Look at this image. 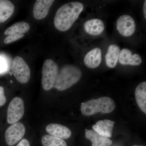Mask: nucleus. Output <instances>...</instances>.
Returning a JSON list of instances; mask_svg holds the SVG:
<instances>
[{
  "mask_svg": "<svg viewBox=\"0 0 146 146\" xmlns=\"http://www.w3.org/2000/svg\"><path fill=\"white\" fill-rule=\"evenodd\" d=\"M82 3L71 2L63 5L56 11L54 20L55 28L59 31H67L72 26L84 9Z\"/></svg>",
  "mask_w": 146,
  "mask_h": 146,
  "instance_id": "nucleus-1",
  "label": "nucleus"
},
{
  "mask_svg": "<svg viewBox=\"0 0 146 146\" xmlns=\"http://www.w3.org/2000/svg\"><path fill=\"white\" fill-rule=\"evenodd\" d=\"M82 72L75 65H64L58 71L54 87L58 91H63L70 88L81 79Z\"/></svg>",
  "mask_w": 146,
  "mask_h": 146,
  "instance_id": "nucleus-2",
  "label": "nucleus"
},
{
  "mask_svg": "<svg viewBox=\"0 0 146 146\" xmlns=\"http://www.w3.org/2000/svg\"><path fill=\"white\" fill-rule=\"evenodd\" d=\"M115 106V102L112 99L108 97H103L82 103L81 111L82 115L86 116H91L98 112L107 114L113 111Z\"/></svg>",
  "mask_w": 146,
  "mask_h": 146,
  "instance_id": "nucleus-3",
  "label": "nucleus"
},
{
  "mask_svg": "<svg viewBox=\"0 0 146 146\" xmlns=\"http://www.w3.org/2000/svg\"><path fill=\"white\" fill-rule=\"evenodd\" d=\"M59 69L57 63L51 59L45 60L42 68V84L45 91H49L54 86Z\"/></svg>",
  "mask_w": 146,
  "mask_h": 146,
  "instance_id": "nucleus-4",
  "label": "nucleus"
},
{
  "mask_svg": "<svg viewBox=\"0 0 146 146\" xmlns=\"http://www.w3.org/2000/svg\"><path fill=\"white\" fill-rule=\"evenodd\" d=\"M11 69L18 82L22 84L28 82L31 77L30 69L23 58L19 56L14 58Z\"/></svg>",
  "mask_w": 146,
  "mask_h": 146,
  "instance_id": "nucleus-5",
  "label": "nucleus"
},
{
  "mask_svg": "<svg viewBox=\"0 0 146 146\" xmlns=\"http://www.w3.org/2000/svg\"><path fill=\"white\" fill-rule=\"evenodd\" d=\"M25 106L23 100L19 97L12 100L9 105L7 110V122L10 124L18 122L23 116Z\"/></svg>",
  "mask_w": 146,
  "mask_h": 146,
  "instance_id": "nucleus-6",
  "label": "nucleus"
},
{
  "mask_svg": "<svg viewBox=\"0 0 146 146\" xmlns=\"http://www.w3.org/2000/svg\"><path fill=\"white\" fill-rule=\"evenodd\" d=\"M25 127L23 123L18 122L10 126L6 129L5 138L7 144L12 146L19 142L25 135Z\"/></svg>",
  "mask_w": 146,
  "mask_h": 146,
  "instance_id": "nucleus-7",
  "label": "nucleus"
},
{
  "mask_svg": "<svg viewBox=\"0 0 146 146\" xmlns=\"http://www.w3.org/2000/svg\"><path fill=\"white\" fill-rule=\"evenodd\" d=\"M116 27L120 34L125 37L133 35L136 30V23L134 19L127 15H123L118 18Z\"/></svg>",
  "mask_w": 146,
  "mask_h": 146,
  "instance_id": "nucleus-8",
  "label": "nucleus"
},
{
  "mask_svg": "<svg viewBox=\"0 0 146 146\" xmlns=\"http://www.w3.org/2000/svg\"><path fill=\"white\" fill-rule=\"evenodd\" d=\"M53 0H37L35 3L33 15L37 20H42L46 17L50 8L54 3Z\"/></svg>",
  "mask_w": 146,
  "mask_h": 146,
  "instance_id": "nucleus-9",
  "label": "nucleus"
},
{
  "mask_svg": "<svg viewBox=\"0 0 146 146\" xmlns=\"http://www.w3.org/2000/svg\"><path fill=\"white\" fill-rule=\"evenodd\" d=\"M119 60L121 65L132 66H138L142 62V58L139 55L133 54L132 52L127 48H123L120 51Z\"/></svg>",
  "mask_w": 146,
  "mask_h": 146,
  "instance_id": "nucleus-10",
  "label": "nucleus"
},
{
  "mask_svg": "<svg viewBox=\"0 0 146 146\" xmlns=\"http://www.w3.org/2000/svg\"><path fill=\"white\" fill-rule=\"evenodd\" d=\"M102 50L99 48H95L89 52L84 58V64L88 68L95 69L101 63Z\"/></svg>",
  "mask_w": 146,
  "mask_h": 146,
  "instance_id": "nucleus-11",
  "label": "nucleus"
},
{
  "mask_svg": "<svg viewBox=\"0 0 146 146\" xmlns=\"http://www.w3.org/2000/svg\"><path fill=\"white\" fill-rule=\"evenodd\" d=\"M115 122L111 120H100L92 127L93 130L101 136L106 138L112 137V130Z\"/></svg>",
  "mask_w": 146,
  "mask_h": 146,
  "instance_id": "nucleus-12",
  "label": "nucleus"
},
{
  "mask_svg": "<svg viewBox=\"0 0 146 146\" xmlns=\"http://www.w3.org/2000/svg\"><path fill=\"white\" fill-rule=\"evenodd\" d=\"M46 131L50 135L62 139H68L72 135V132L68 127L59 124H50L46 127Z\"/></svg>",
  "mask_w": 146,
  "mask_h": 146,
  "instance_id": "nucleus-13",
  "label": "nucleus"
},
{
  "mask_svg": "<svg viewBox=\"0 0 146 146\" xmlns=\"http://www.w3.org/2000/svg\"><path fill=\"white\" fill-rule=\"evenodd\" d=\"M84 27L86 33L94 36L100 35L102 33L105 29L104 22L97 18L86 21Z\"/></svg>",
  "mask_w": 146,
  "mask_h": 146,
  "instance_id": "nucleus-14",
  "label": "nucleus"
},
{
  "mask_svg": "<svg viewBox=\"0 0 146 146\" xmlns=\"http://www.w3.org/2000/svg\"><path fill=\"white\" fill-rule=\"evenodd\" d=\"M120 47L115 44L110 45L105 55V62L108 68H114L116 67L119 60L120 52Z\"/></svg>",
  "mask_w": 146,
  "mask_h": 146,
  "instance_id": "nucleus-15",
  "label": "nucleus"
},
{
  "mask_svg": "<svg viewBox=\"0 0 146 146\" xmlns=\"http://www.w3.org/2000/svg\"><path fill=\"white\" fill-rule=\"evenodd\" d=\"M85 136L91 141L92 146H109L112 143L110 139L101 136L94 130H86Z\"/></svg>",
  "mask_w": 146,
  "mask_h": 146,
  "instance_id": "nucleus-16",
  "label": "nucleus"
},
{
  "mask_svg": "<svg viewBox=\"0 0 146 146\" xmlns=\"http://www.w3.org/2000/svg\"><path fill=\"white\" fill-rule=\"evenodd\" d=\"M135 97L139 108L146 113V82H143L138 84L135 90Z\"/></svg>",
  "mask_w": 146,
  "mask_h": 146,
  "instance_id": "nucleus-17",
  "label": "nucleus"
},
{
  "mask_svg": "<svg viewBox=\"0 0 146 146\" xmlns=\"http://www.w3.org/2000/svg\"><path fill=\"white\" fill-rule=\"evenodd\" d=\"M15 10L13 3L8 0H0V23L10 18Z\"/></svg>",
  "mask_w": 146,
  "mask_h": 146,
  "instance_id": "nucleus-18",
  "label": "nucleus"
},
{
  "mask_svg": "<svg viewBox=\"0 0 146 146\" xmlns=\"http://www.w3.org/2000/svg\"><path fill=\"white\" fill-rule=\"evenodd\" d=\"M30 29V26L25 22H18L13 24L6 30L5 35H8L13 33L24 34L28 32Z\"/></svg>",
  "mask_w": 146,
  "mask_h": 146,
  "instance_id": "nucleus-19",
  "label": "nucleus"
},
{
  "mask_svg": "<svg viewBox=\"0 0 146 146\" xmlns=\"http://www.w3.org/2000/svg\"><path fill=\"white\" fill-rule=\"evenodd\" d=\"M42 143L44 146H67L63 139L50 135H44L42 137Z\"/></svg>",
  "mask_w": 146,
  "mask_h": 146,
  "instance_id": "nucleus-20",
  "label": "nucleus"
},
{
  "mask_svg": "<svg viewBox=\"0 0 146 146\" xmlns=\"http://www.w3.org/2000/svg\"><path fill=\"white\" fill-rule=\"evenodd\" d=\"M11 58L5 54L0 53V76L6 74L12 65Z\"/></svg>",
  "mask_w": 146,
  "mask_h": 146,
  "instance_id": "nucleus-21",
  "label": "nucleus"
},
{
  "mask_svg": "<svg viewBox=\"0 0 146 146\" xmlns=\"http://www.w3.org/2000/svg\"><path fill=\"white\" fill-rule=\"evenodd\" d=\"M24 36H25V35L24 34H20L16 33H13L11 34L7 35V36L5 39L4 42L5 44H10L23 38Z\"/></svg>",
  "mask_w": 146,
  "mask_h": 146,
  "instance_id": "nucleus-22",
  "label": "nucleus"
},
{
  "mask_svg": "<svg viewBox=\"0 0 146 146\" xmlns=\"http://www.w3.org/2000/svg\"><path fill=\"white\" fill-rule=\"evenodd\" d=\"M6 98L5 95L4 89L2 86H0V107L5 104Z\"/></svg>",
  "mask_w": 146,
  "mask_h": 146,
  "instance_id": "nucleus-23",
  "label": "nucleus"
},
{
  "mask_svg": "<svg viewBox=\"0 0 146 146\" xmlns=\"http://www.w3.org/2000/svg\"><path fill=\"white\" fill-rule=\"evenodd\" d=\"M30 143L26 139H22L16 146H30Z\"/></svg>",
  "mask_w": 146,
  "mask_h": 146,
  "instance_id": "nucleus-24",
  "label": "nucleus"
},
{
  "mask_svg": "<svg viewBox=\"0 0 146 146\" xmlns=\"http://www.w3.org/2000/svg\"><path fill=\"white\" fill-rule=\"evenodd\" d=\"M146 1L144 2L143 6V13L145 19H146Z\"/></svg>",
  "mask_w": 146,
  "mask_h": 146,
  "instance_id": "nucleus-25",
  "label": "nucleus"
},
{
  "mask_svg": "<svg viewBox=\"0 0 146 146\" xmlns=\"http://www.w3.org/2000/svg\"><path fill=\"white\" fill-rule=\"evenodd\" d=\"M133 146H138V145H134Z\"/></svg>",
  "mask_w": 146,
  "mask_h": 146,
  "instance_id": "nucleus-26",
  "label": "nucleus"
}]
</instances>
